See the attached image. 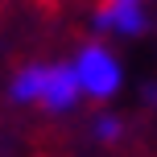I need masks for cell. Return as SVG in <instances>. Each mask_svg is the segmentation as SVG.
Wrapping results in <instances>:
<instances>
[{"label": "cell", "mask_w": 157, "mask_h": 157, "mask_svg": "<svg viewBox=\"0 0 157 157\" xmlns=\"http://www.w3.org/2000/svg\"><path fill=\"white\" fill-rule=\"evenodd\" d=\"M71 66H75L83 99H112V95L120 91V83H124V66H120V58L112 54L103 41H87L71 58Z\"/></svg>", "instance_id": "2"}, {"label": "cell", "mask_w": 157, "mask_h": 157, "mask_svg": "<svg viewBox=\"0 0 157 157\" xmlns=\"http://www.w3.org/2000/svg\"><path fill=\"white\" fill-rule=\"evenodd\" d=\"M91 25L112 37H136L145 29V0H99Z\"/></svg>", "instance_id": "3"}, {"label": "cell", "mask_w": 157, "mask_h": 157, "mask_svg": "<svg viewBox=\"0 0 157 157\" xmlns=\"http://www.w3.org/2000/svg\"><path fill=\"white\" fill-rule=\"evenodd\" d=\"M95 128H99V132H95L99 141H112V136H120V120H112V116H103Z\"/></svg>", "instance_id": "4"}, {"label": "cell", "mask_w": 157, "mask_h": 157, "mask_svg": "<svg viewBox=\"0 0 157 157\" xmlns=\"http://www.w3.org/2000/svg\"><path fill=\"white\" fill-rule=\"evenodd\" d=\"M8 95L17 103H33V108H46V112H71L83 99L71 62H29V66H21L13 75V83H8Z\"/></svg>", "instance_id": "1"}]
</instances>
